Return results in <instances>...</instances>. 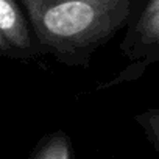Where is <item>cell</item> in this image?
Masks as SVG:
<instances>
[{
  "label": "cell",
  "instance_id": "obj_1",
  "mask_svg": "<svg viewBox=\"0 0 159 159\" xmlns=\"http://www.w3.org/2000/svg\"><path fill=\"white\" fill-rule=\"evenodd\" d=\"M39 41L59 53L92 47L126 19L129 0H20Z\"/></svg>",
  "mask_w": 159,
  "mask_h": 159
},
{
  "label": "cell",
  "instance_id": "obj_2",
  "mask_svg": "<svg viewBox=\"0 0 159 159\" xmlns=\"http://www.w3.org/2000/svg\"><path fill=\"white\" fill-rule=\"evenodd\" d=\"M0 33L16 48L27 50L31 44L27 22L14 0H0Z\"/></svg>",
  "mask_w": 159,
  "mask_h": 159
},
{
  "label": "cell",
  "instance_id": "obj_3",
  "mask_svg": "<svg viewBox=\"0 0 159 159\" xmlns=\"http://www.w3.org/2000/svg\"><path fill=\"white\" fill-rule=\"evenodd\" d=\"M137 34L145 44H159V0L147 3L137 24Z\"/></svg>",
  "mask_w": 159,
  "mask_h": 159
},
{
  "label": "cell",
  "instance_id": "obj_4",
  "mask_svg": "<svg viewBox=\"0 0 159 159\" xmlns=\"http://www.w3.org/2000/svg\"><path fill=\"white\" fill-rule=\"evenodd\" d=\"M33 159H75V157L69 137L64 133H55L41 145Z\"/></svg>",
  "mask_w": 159,
  "mask_h": 159
},
{
  "label": "cell",
  "instance_id": "obj_5",
  "mask_svg": "<svg viewBox=\"0 0 159 159\" xmlns=\"http://www.w3.org/2000/svg\"><path fill=\"white\" fill-rule=\"evenodd\" d=\"M139 123L142 125V128L145 129L147 136L150 137V140L154 143V147L159 150V112L156 111H148L142 116L137 117Z\"/></svg>",
  "mask_w": 159,
  "mask_h": 159
},
{
  "label": "cell",
  "instance_id": "obj_6",
  "mask_svg": "<svg viewBox=\"0 0 159 159\" xmlns=\"http://www.w3.org/2000/svg\"><path fill=\"white\" fill-rule=\"evenodd\" d=\"M10 44L7 42V39L2 36V33H0V50H7V47H8Z\"/></svg>",
  "mask_w": 159,
  "mask_h": 159
}]
</instances>
